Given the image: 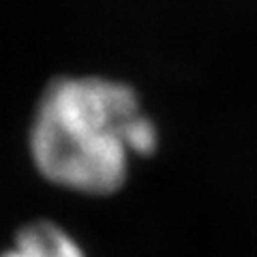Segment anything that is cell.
I'll return each instance as SVG.
<instances>
[{"label":"cell","mask_w":257,"mask_h":257,"mask_svg":"<svg viewBox=\"0 0 257 257\" xmlns=\"http://www.w3.org/2000/svg\"><path fill=\"white\" fill-rule=\"evenodd\" d=\"M39 172L58 187L107 195L124 184L128 157L157 150V128L131 86L60 77L45 88L30 133Z\"/></svg>","instance_id":"cell-1"},{"label":"cell","mask_w":257,"mask_h":257,"mask_svg":"<svg viewBox=\"0 0 257 257\" xmlns=\"http://www.w3.org/2000/svg\"><path fill=\"white\" fill-rule=\"evenodd\" d=\"M0 257H84V253L56 223L37 221L22 227L13 248Z\"/></svg>","instance_id":"cell-2"}]
</instances>
